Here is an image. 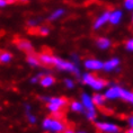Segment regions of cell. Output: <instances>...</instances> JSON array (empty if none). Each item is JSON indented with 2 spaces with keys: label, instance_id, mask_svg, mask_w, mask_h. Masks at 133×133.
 <instances>
[{
  "label": "cell",
  "instance_id": "obj_1",
  "mask_svg": "<svg viewBox=\"0 0 133 133\" xmlns=\"http://www.w3.org/2000/svg\"><path fill=\"white\" fill-rule=\"evenodd\" d=\"M81 80H82L84 84L90 86V87L96 91H99V90H102V89H104L106 87V81L104 80V79L96 77V76L89 74V72L84 74L81 76Z\"/></svg>",
  "mask_w": 133,
  "mask_h": 133
},
{
  "label": "cell",
  "instance_id": "obj_2",
  "mask_svg": "<svg viewBox=\"0 0 133 133\" xmlns=\"http://www.w3.org/2000/svg\"><path fill=\"white\" fill-rule=\"evenodd\" d=\"M54 65L59 69V70L74 72L77 77H80V69L78 68L76 63L65 61V60H62V59H59V58H54Z\"/></svg>",
  "mask_w": 133,
  "mask_h": 133
},
{
  "label": "cell",
  "instance_id": "obj_3",
  "mask_svg": "<svg viewBox=\"0 0 133 133\" xmlns=\"http://www.w3.org/2000/svg\"><path fill=\"white\" fill-rule=\"evenodd\" d=\"M42 126L44 130H48V131H51V132H62L65 129L64 124L60 119L54 118V117L45 118L42 123Z\"/></svg>",
  "mask_w": 133,
  "mask_h": 133
},
{
  "label": "cell",
  "instance_id": "obj_4",
  "mask_svg": "<svg viewBox=\"0 0 133 133\" xmlns=\"http://www.w3.org/2000/svg\"><path fill=\"white\" fill-rule=\"evenodd\" d=\"M123 88L118 85H112L108 87L104 92V96L107 101H116V99H121L122 97Z\"/></svg>",
  "mask_w": 133,
  "mask_h": 133
},
{
  "label": "cell",
  "instance_id": "obj_5",
  "mask_svg": "<svg viewBox=\"0 0 133 133\" xmlns=\"http://www.w3.org/2000/svg\"><path fill=\"white\" fill-rule=\"evenodd\" d=\"M96 126L103 133H119V126L112 122L99 121L96 123Z\"/></svg>",
  "mask_w": 133,
  "mask_h": 133
},
{
  "label": "cell",
  "instance_id": "obj_6",
  "mask_svg": "<svg viewBox=\"0 0 133 133\" xmlns=\"http://www.w3.org/2000/svg\"><path fill=\"white\" fill-rule=\"evenodd\" d=\"M119 61L118 58H112L107 60L106 62H104V68L103 70L106 71V72H112V71H119Z\"/></svg>",
  "mask_w": 133,
  "mask_h": 133
},
{
  "label": "cell",
  "instance_id": "obj_7",
  "mask_svg": "<svg viewBox=\"0 0 133 133\" xmlns=\"http://www.w3.org/2000/svg\"><path fill=\"white\" fill-rule=\"evenodd\" d=\"M85 68L91 71H99L104 68V62L97 59H88L85 61Z\"/></svg>",
  "mask_w": 133,
  "mask_h": 133
},
{
  "label": "cell",
  "instance_id": "obj_8",
  "mask_svg": "<svg viewBox=\"0 0 133 133\" xmlns=\"http://www.w3.org/2000/svg\"><path fill=\"white\" fill-rule=\"evenodd\" d=\"M109 14H111V11H104L102 15H99L98 17L96 18L95 23H94V28L99 29V28H102L105 24L109 23Z\"/></svg>",
  "mask_w": 133,
  "mask_h": 133
},
{
  "label": "cell",
  "instance_id": "obj_9",
  "mask_svg": "<svg viewBox=\"0 0 133 133\" xmlns=\"http://www.w3.org/2000/svg\"><path fill=\"white\" fill-rule=\"evenodd\" d=\"M81 103H82V105H84L86 112L87 111H96V108H95L96 105L94 104L92 97L89 96L88 94H86V92H84V94L81 95Z\"/></svg>",
  "mask_w": 133,
  "mask_h": 133
},
{
  "label": "cell",
  "instance_id": "obj_10",
  "mask_svg": "<svg viewBox=\"0 0 133 133\" xmlns=\"http://www.w3.org/2000/svg\"><path fill=\"white\" fill-rule=\"evenodd\" d=\"M123 19V11L121 9H114L109 14V24L112 25H118Z\"/></svg>",
  "mask_w": 133,
  "mask_h": 133
},
{
  "label": "cell",
  "instance_id": "obj_11",
  "mask_svg": "<svg viewBox=\"0 0 133 133\" xmlns=\"http://www.w3.org/2000/svg\"><path fill=\"white\" fill-rule=\"evenodd\" d=\"M42 99L44 102L48 103V104L59 106L60 108L64 107V106L66 105V99H64V98H60V97H42Z\"/></svg>",
  "mask_w": 133,
  "mask_h": 133
},
{
  "label": "cell",
  "instance_id": "obj_12",
  "mask_svg": "<svg viewBox=\"0 0 133 133\" xmlns=\"http://www.w3.org/2000/svg\"><path fill=\"white\" fill-rule=\"evenodd\" d=\"M96 45H97V48L101 49V50H107V49L111 48L112 42H111V39L107 38V37H99L97 41H96Z\"/></svg>",
  "mask_w": 133,
  "mask_h": 133
},
{
  "label": "cell",
  "instance_id": "obj_13",
  "mask_svg": "<svg viewBox=\"0 0 133 133\" xmlns=\"http://www.w3.org/2000/svg\"><path fill=\"white\" fill-rule=\"evenodd\" d=\"M92 101H94V104L96 106H104L107 99L105 98L104 94H99L98 92V94H95L92 96Z\"/></svg>",
  "mask_w": 133,
  "mask_h": 133
},
{
  "label": "cell",
  "instance_id": "obj_14",
  "mask_svg": "<svg viewBox=\"0 0 133 133\" xmlns=\"http://www.w3.org/2000/svg\"><path fill=\"white\" fill-rule=\"evenodd\" d=\"M54 58L55 56H52L51 54H46V53H43V54L39 55V61L44 64H54Z\"/></svg>",
  "mask_w": 133,
  "mask_h": 133
},
{
  "label": "cell",
  "instance_id": "obj_15",
  "mask_svg": "<svg viewBox=\"0 0 133 133\" xmlns=\"http://www.w3.org/2000/svg\"><path fill=\"white\" fill-rule=\"evenodd\" d=\"M39 82H41V85L43 86V87H50V86H52L53 84H54V78L50 75H45L41 78Z\"/></svg>",
  "mask_w": 133,
  "mask_h": 133
},
{
  "label": "cell",
  "instance_id": "obj_16",
  "mask_svg": "<svg viewBox=\"0 0 133 133\" xmlns=\"http://www.w3.org/2000/svg\"><path fill=\"white\" fill-rule=\"evenodd\" d=\"M18 48L25 52H31L33 50L32 44L28 41H19L18 42Z\"/></svg>",
  "mask_w": 133,
  "mask_h": 133
},
{
  "label": "cell",
  "instance_id": "obj_17",
  "mask_svg": "<svg viewBox=\"0 0 133 133\" xmlns=\"http://www.w3.org/2000/svg\"><path fill=\"white\" fill-rule=\"evenodd\" d=\"M132 98H133V91H131V90H128V89L123 88V91H122V97H121V99H123V101H125V102L131 103Z\"/></svg>",
  "mask_w": 133,
  "mask_h": 133
},
{
  "label": "cell",
  "instance_id": "obj_18",
  "mask_svg": "<svg viewBox=\"0 0 133 133\" xmlns=\"http://www.w3.org/2000/svg\"><path fill=\"white\" fill-rule=\"evenodd\" d=\"M70 107H71V111L77 112V113H80V112H82L85 109V107H84V105H82L81 102H72Z\"/></svg>",
  "mask_w": 133,
  "mask_h": 133
},
{
  "label": "cell",
  "instance_id": "obj_19",
  "mask_svg": "<svg viewBox=\"0 0 133 133\" xmlns=\"http://www.w3.org/2000/svg\"><path fill=\"white\" fill-rule=\"evenodd\" d=\"M11 60V54L8 52H1L0 53V62L2 63H8Z\"/></svg>",
  "mask_w": 133,
  "mask_h": 133
},
{
  "label": "cell",
  "instance_id": "obj_20",
  "mask_svg": "<svg viewBox=\"0 0 133 133\" xmlns=\"http://www.w3.org/2000/svg\"><path fill=\"white\" fill-rule=\"evenodd\" d=\"M63 14H64V10H63V9H56L55 11H53L52 14H51V16H50V19H51V21L58 19V18L61 17Z\"/></svg>",
  "mask_w": 133,
  "mask_h": 133
},
{
  "label": "cell",
  "instance_id": "obj_21",
  "mask_svg": "<svg viewBox=\"0 0 133 133\" xmlns=\"http://www.w3.org/2000/svg\"><path fill=\"white\" fill-rule=\"evenodd\" d=\"M27 62L32 66H36V65H38V63H39V59H37L34 55H28L27 56Z\"/></svg>",
  "mask_w": 133,
  "mask_h": 133
},
{
  "label": "cell",
  "instance_id": "obj_22",
  "mask_svg": "<svg viewBox=\"0 0 133 133\" xmlns=\"http://www.w3.org/2000/svg\"><path fill=\"white\" fill-rule=\"evenodd\" d=\"M123 6H124V8L126 9V10L133 11V0H124Z\"/></svg>",
  "mask_w": 133,
  "mask_h": 133
},
{
  "label": "cell",
  "instance_id": "obj_23",
  "mask_svg": "<svg viewBox=\"0 0 133 133\" xmlns=\"http://www.w3.org/2000/svg\"><path fill=\"white\" fill-rule=\"evenodd\" d=\"M125 49H126V51H129V52H133V37L129 38L128 41L125 42Z\"/></svg>",
  "mask_w": 133,
  "mask_h": 133
},
{
  "label": "cell",
  "instance_id": "obj_24",
  "mask_svg": "<svg viewBox=\"0 0 133 133\" xmlns=\"http://www.w3.org/2000/svg\"><path fill=\"white\" fill-rule=\"evenodd\" d=\"M48 108H49V111L51 112V113H58L60 109L59 106H56V105H51V104H48Z\"/></svg>",
  "mask_w": 133,
  "mask_h": 133
},
{
  "label": "cell",
  "instance_id": "obj_25",
  "mask_svg": "<svg viewBox=\"0 0 133 133\" xmlns=\"http://www.w3.org/2000/svg\"><path fill=\"white\" fill-rule=\"evenodd\" d=\"M26 114H27V119H28V122L31 123V124H35V123H36V117H35V115H33L32 112H31V113H26Z\"/></svg>",
  "mask_w": 133,
  "mask_h": 133
},
{
  "label": "cell",
  "instance_id": "obj_26",
  "mask_svg": "<svg viewBox=\"0 0 133 133\" xmlns=\"http://www.w3.org/2000/svg\"><path fill=\"white\" fill-rule=\"evenodd\" d=\"M64 85H65V87H66V88H69V89L74 88V86H75L74 81H72L71 79H65V80H64Z\"/></svg>",
  "mask_w": 133,
  "mask_h": 133
},
{
  "label": "cell",
  "instance_id": "obj_27",
  "mask_svg": "<svg viewBox=\"0 0 133 133\" xmlns=\"http://www.w3.org/2000/svg\"><path fill=\"white\" fill-rule=\"evenodd\" d=\"M39 33H41L42 35H48L50 33V29H49V27L44 26V27H41V29H39Z\"/></svg>",
  "mask_w": 133,
  "mask_h": 133
},
{
  "label": "cell",
  "instance_id": "obj_28",
  "mask_svg": "<svg viewBox=\"0 0 133 133\" xmlns=\"http://www.w3.org/2000/svg\"><path fill=\"white\" fill-rule=\"evenodd\" d=\"M10 2H12V0H0V7H5Z\"/></svg>",
  "mask_w": 133,
  "mask_h": 133
},
{
  "label": "cell",
  "instance_id": "obj_29",
  "mask_svg": "<svg viewBox=\"0 0 133 133\" xmlns=\"http://www.w3.org/2000/svg\"><path fill=\"white\" fill-rule=\"evenodd\" d=\"M126 122H128V124H129V126L131 129H133V115H131V116H129L128 117V119H126Z\"/></svg>",
  "mask_w": 133,
  "mask_h": 133
},
{
  "label": "cell",
  "instance_id": "obj_30",
  "mask_svg": "<svg viewBox=\"0 0 133 133\" xmlns=\"http://www.w3.org/2000/svg\"><path fill=\"white\" fill-rule=\"evenodd\" d=\"M38 21H35V19H33V21H29L28 22V26H36L37 25Z\"/></svg>",
  "mask_w": 133,
  "mask_h": 133
},
{
  "label": "cell",
  "instance_id": "obj_31",
  "mask_svg": "<svg viewBox=\"0 0 133 133\" xmlns=\"http://www.w3.org/2000/svg\"><path fill=\"white\" fill-rule=\"evenodd\" d=\"M31 109H32L31 105H28V104L25 105V111H26V113H31Z\"/></svg>",
  "mask_w": 133,
  "mask_h": 133
},
{
  "label": "cell",
  "instance_id": "obj_32",
  "mask_svg": "<svg viewBox=\"0 0 133 133\" xmlns=\"http://www.w3.org/2000/svg\"><path fill=\"white\" fill-rule=\"evenodd\" d=\"M38 81V77L37 76H35V77H33L32 79H31V82L32 84H35V82H37Z\"/></svg>",
  "mask_w": 133,
  "mask_h": 133
},
{
  "label": "cell",
  "instance_id": "obj_33",
  "mask_svg": "<svg viewBox=\"0 0 133 133\" xmlns=\"http://www.w3.org/2000/svg\"><path fill=\"white\" fill-rule=\"evenodd\" d=\"M72 59H74V62H75V63H78V56L76 55V54L72 55Z\"/></svg>",
  "mask_w": 133,
  "mask_h": 133
},
{
  "label": "cell",
  "instance_id": "obj_34",
  "mask_svg": "<svg viewBox=\"0 0 133 133\" xmlns=\"http://www.w3.org/2000/svg\"><path fill=\"white\" fill-rule=\"evenodd\" d=\"M124 133H133V129H131V128H130L129 130H126V131H125Z\"/></svg>",
  "mask_w": 133,
  "mask_h": 133
},
{
  "label": "cell",
  "instance_id": "obj_35",
  "mask_svg": "<svg viewBox=\"0 0 133 133\" xmlns=\"http://www.w3.org/2000/svg\"><path fill=\"white\" fill-rule=\"evenodd\" d=\"M64 133H75V132L72 131V130H66V131H65Z\"/></svg>",
  "mask_w": 133,
  "mask_h": 133
},
{
  "label": "cell",
  "instance_id": "obj_36",
  "mask_svg": "<svg viewBox=\"0 0 133 133\" xmlns=\"http://www.w3.org/2000/svg\"><path fill=\"white\" fill-rule=\"evenodd\" d=\"M77 133H86L85 131H79V132H77Z\"/></svg>",
  "mask_w": 133,
  "mask_h": 133
},
{
  "label": "cell",
  "instance_id": "obj_37",
  "mask_svg": "<svg viewBox=\"0 0 133 133\" xmlns=\"http://www.w3.org/2000/svg\"><path fill=\"white\" fill-rule=\"evenodd\" d=\"M131 104L133 105V98H132V101H131Z\"/></svg>",
  "mask_w": 133,
  "mask_h": 133
},
{
  "label": "cell",
  "instance_id": "obj_38",
  "mask_svg": "<svg viewBox=\"0 0 133 133\" xmlns=\"http://www.w3.org/2000/svg\"><path fill=\"white\" fill-rule=\"evenodd\" d=\"M132 22H133V12H132Z\"/></svg>",
  "mask_w": 133,
  "mask_h": 133
},
{
  "label": "cell",
  "instance_id": "obj_39",
  "mask_svg": "<svg viewBox=\"0 0 133 133\" xmlns=\"http://www.w3.org/2000/svg\"><path fill=\"white\" fill-rule=\"evenodd\" d=\"M53 133H60V132H53Z\"/></svg>",
  "mask_w": 133,
  "mask_h": 133
},
{
  "label": "cell",
  "instance_id": "obj_40",
  "mask_svg": "<svg viewBox=\"0 0 133 133\" xmlns=\"http://www.w3.org/2000/svg\"><path fill=\"white\" fill-rule=\"evenodd\" d=\"M22 1H26V0H22Z\"/></svg>",
  "mask_w": 133,
  "mask_h": 133
}]
</instances>
